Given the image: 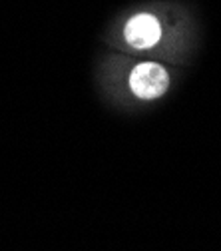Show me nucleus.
I'll list each match as a JSON object with an SVG mask.
<instances>
[{"instance_id": "f257e3e1", "label": "nucleus", "mask_w": 221, "mask_h": 251, "mask_svg": "<svg viewBox=\"0 0 221 251\" xmlns=\"http://www.w3.org/2000/svg\"><path fill=\"white\" fill-rule=\"evenodd\" d=\"M170 86V76L164 66L155 62H142L130 74V88L142 100H153L166 94Z\"/></svg>"}, {"instance_id": "f03ea898", "label": "nucleus", "mask_w": 221, "mask_h": 251, "mask_svg": "<svg viewBox=\"0 0 221 251\" xmlns=\"http://www.w3.org/2000/svg\"><path fill=\"white\" fill-rule=\"evenodd\" d=\"M162 38V26L153 16L140 14L125 24V40L134 48H151Z\"/></svg>"}]
</instances>
